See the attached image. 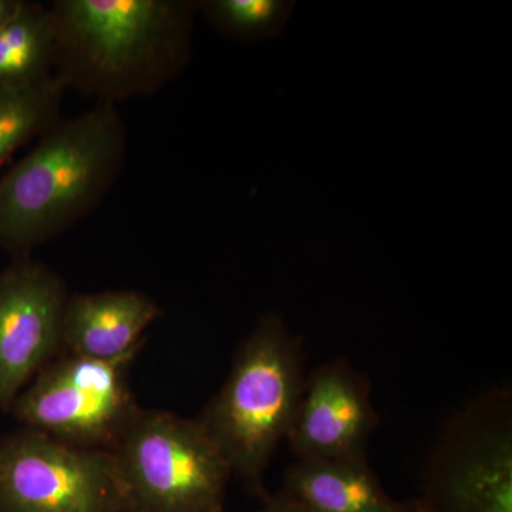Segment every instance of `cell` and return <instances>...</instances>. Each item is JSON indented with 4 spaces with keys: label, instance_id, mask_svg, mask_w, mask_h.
Masks as SVG:
<instances>
[{
    "label": "cell",
    "instance_id": "1",
    "mask_svg": "<svg viewBox=\"0 0 512 512\" xmlns=\"http://www.w3.org/2000/svg\"><path fill=\"white\" fill-rule=\"evenodd\" d=\"M50 10L55 76L97 103L153 96L190 62L197 2L56 0Z\"/></svg>",
    "mask_w": 512,
    "mask_h": 512
},
{
    "label": "cell",
    "instance_id": "2",
    "mask_svg": "<svg viewBox=\"0 0 512 512\" xmlns=\"http://www.w3.org/2000/svg\"><path fill=\"white\" fill-rule=\"evenodd\" d=\"M127 156L117 106L60 119L0 178V248L18 256L69 231L106 200Z\"/></svg>",
    "mask_w": 512,
    "mask_h": 512
},
{
    "label": "cell",
    "instance_id": "3",
    "mask_svg": "<svg viewBox=\"0 0 512 512\" xmlns=\"http://www.w3.org/2000/svg\"><path fill=\"white\" fill-rule=\"evenodd\" d=\"M305 380L301 340L268 313L241 343L227 382L198 417L231 473L264 500L266 470L286 439Z\"/></svg>",
    "mask_w": 512,
    "mask_h": 512
},
{
    "label": "cell",
    "instance_id": "4",
    "mask_svg": "<svg viewBox=\"0 0 512 512\" xmlns=\"http://www.w3.org/2000/svg\"><path fill=\"white\" fill-rule=\"evenodd\" d=\"M109 453L127 512H222L231 468L198 419L140 409Z\"/></svg>",
    "mask_w": 512,
    "mask_h": 512
},
{
    "label": "cell",
    "instance_id": "5",
    "mask_svg": "<svg viewBox=\"0 0 512 512\" xmlns=\"http://www.w3.org/2000/svg\"><path fill=\"white\" fill-rule=\"evenodd\" d=\"M423 512H512V396L478 397L444 427L430 457Z\"/></svg>",
    "mask_w": 512,
    "mask_h": 512
},
{
    "label": "cell",
    "instance_id": "6",
    "mask_svg": "<svg viewBox=\"0 0 512 512\" xmlns=\"http://www.w3.org/2000/svg\"><path fill=\"white\" fill-rule=\"evenodd\" d=\"M134 356L50 362L10 409L28 429L74 446L110 450L140 412L128 384Z\"/></svg>",
    "mask_w": 512,
    "mask_h": 512
},
{
    "label": "cell",
    "instance_id": "7",
    "mask_svg": "<svg viewBox=\"0 0 512 512\" xmlns=\"http://www.w3.org/2000/svg\"><path fill=\"white\" fill-rule=\"evenodd\" d=\"M0 512H127L109 450L26 429L0 443Z\"/></svg>",
    "mask_w": 512,
    "mask_h": 512
},
{
    "label": "cell",
    "instance_id": "8",
    "mask_svg": "<svg viewBox=\"0 0 512 512\" xmlns=\"http://www.w3.org/2000/svg\"><path fill=\"white\" fill-rule=\"evenodd\" d=\"M67 293L53 269L19 256L0 274V407L20 392L62 349Z\"/></svg>",
    "mask_w": 512,
    "mask_h": 512
},
{
    "label": "cell",
    "instance_id": "9",
    "mask_svg": "<svg viewBox=\"0 0 512 512\" xmlns=\"http://www.w3.org/2000/svg\"><path fill=\"white\" fill-rule=\"evenodd\" d=\"M377 424L367 377L346 360H332L306 377L285 440L298 460L366 458Z\"/></svg>",
    "mask_w": 512,
    "mask_h": 512
},
{
    "label": "cell",
    "instance_id": "10",
    "mask_svg": "<svg viewBox=\"0 0 512 512\" xmlns=\"http://www.w3.org/2000/svg\"><path fill=\"white\" fill-rule=\"evenodd\" d=\"M160 316L157 302L141 292L76 293L64 306L62 349L69 356L106 362L137 355L144 332Z\"/></svg>",
    "mask_w": 512,
    "mask_h": 512
},
{
    "label": "cell",
    "instance_id": "11",
    "mask_svg": "<svg viewBox=\"0 0 512 512\" xmlns=\"http://www.w3.org/2000/svg\"><path fill=\"white\" fill-rule=\"evenodd\" d=\"M282 491L308 512H392L397 503L366 458L298 460Z\"/></svg>",
    "mask_w": 512,
    "mask_h": 512
},
{
    "label": "cell",
    "instance_id": "12",
    "mask_svg": "<svg viewBox=\"0 0 512 512\" xmlns=\"http://www.w3.org/2000/svg\"><path fill=\"white\" fill-rule=\"evenodd\" d=\"M56 28L50 6L25 2L0 28V89H25L55 77Z\"/></svg>",
    "mask_w": 512,
    "mask_h": 512
},
{
    "label": "cell",
    "instance_id": "13",
    "mask_svg": "<svg viewBox=\"0 0 512 512\" xmlns=\"http://www.w3.org/2000/svg\"><path fill=\"white\" fill-rule=\"evenodd\" d=\"M66 90L56 76L25 89H0V164L55 126Z\"/></svg>",
    "mask_w": 512,
    "mask_h": 512
},
{
    "label": "cell",
    "instance_id": "14",
    "mask_svg": "<svg viewBox=\"0 0 512 512\" xmlns=\"http://www.w3.org/2000/svg\"><path fill=\"white\" fill-rule=\"evenodd\" d=\"M198 12L222 36L241 43L275 39L291 18L288 0H202Z\"/></svg>",
    "mask_w": 512,
    "mask_h": 512
},
{
    "label": "cell",
    "instance_id": "15",
    "mask_svg": "<svg viewBox=\"0 0 512 512\" xmlns=\"http://www.w3.org/2000/svg\"><path fill=\"white\" fill-rule=\"evenodd\" d=\"M261 512H308L301 505L295 503L284 491L268 495L264 500Z\"/></svg>",
    "mask_w": 512,
    "mask_h": 512
},
{
    "label": "cell",
    "instance_id": "16",
    "mask_svg": "<svg viewBox=\"0 0 512 512\" xmlns=\"http://www.w3.org/2000/svg\"><path fill=\"white\" fill-rule=\"evenodd\" d=\"M22 5L23 0H0V28L19 12Z\"/></svg>",
    "mask_w": 512,
    "mask_h": 512
},
{
    "label": "cell",
    "instance_id": "17",
    "mask_svg": "<svg viewBox=\"0 0 512 512\" xmlns=\"http://www.w3.org/2000/svg\"><path fill=\"white\" fill-rule=\"evenodd\" d=\"M392 512H423L421 511L417 500L406 501V503H396V507Z\"/></svg>",
    "mask_w": 512,
    "mask_h": 512
}]
</instances>
